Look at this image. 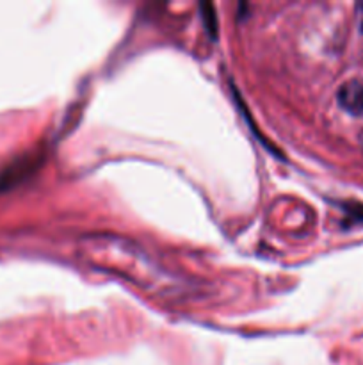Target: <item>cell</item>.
Instances as JSON below:
<instances>
[{"label": "cell", "mask_w": 363, "mask_h": 365, "mask_svg": "<svg viewBox=\"0 0 363 365\" xmlns=\"http://www.w3.org/2000/svg\"><path fill=\"white\" fill-rule=\"evenodd\" d=\"M338 103L342 109L347 113L354 114V116H362L363 114V84L358 81H349L338 89Z\"/></svg>", "instance_id": "cell-1"}, {"label": "cell", "mask_w": 363, "mask_h": 365, "mask_svg": "<svg viewBox=\"0 0 363 365\" xmlns=\"http://www.w3.org/2000/svg\"><path fill=\"white\" fill-rule=\"evenodd\" d=\"M203 9V20H205L206 31L212 32V36H216L217 31V21H216V13H214L212 4H201Z\"/></svg>", "instance_id": "cell-2"}]
</instances>
